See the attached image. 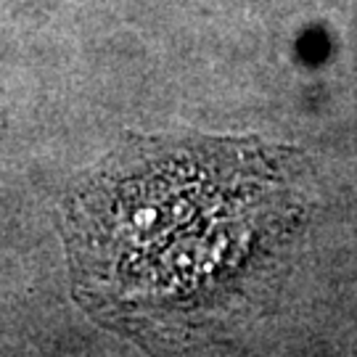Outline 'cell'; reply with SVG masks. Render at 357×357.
<instances>
[{
  "label": "cell",
  "mask_w": 357,
  "mask_h": 357,
  "mask_svg": "<svg viewBox=\"0 0 357 357\" xmlns=\"http://www.w3.org/2000/svg\"><path fill=\"white\" fill-rule=\"evenodd\" d=\"M119 159L72 215L77 278L119 307H178L233 281L289 215L255 141H202Z\"/></svg>",
  "instance_id": "1"
}]
</instances>
